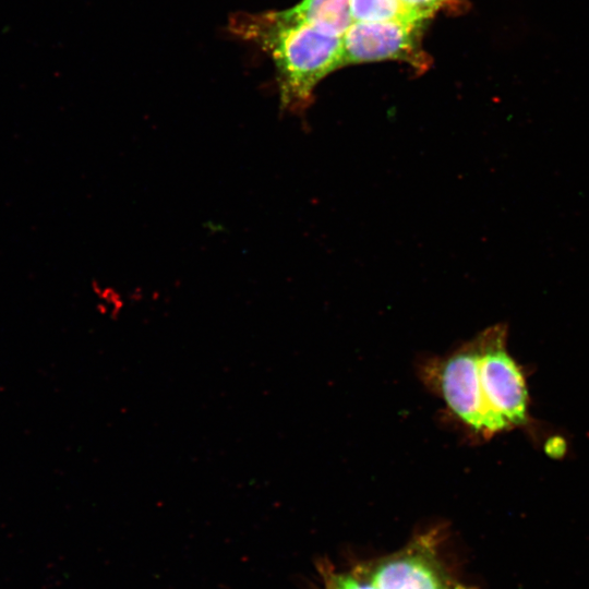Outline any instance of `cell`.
I'll use <instances>...</instances> for the list:
<instances>
[{
	"label": "cell",
	"mask_w": 589,
	"mask_h": 589,
	"mask_svg": "<svg viewBox=\"0 0 589 589\" xmlns=\"http://www.w3.org/2000/svg\"><path fill=\"white\" fill-rule=\"evenodd\" d=\"M230 32L268 53L276 68L280 106L303 113L316 85L344 65L342 36L285 19L279 11L230 19Z\"/></svg>",
	"instance_id": "1"
},
{
	"label": "cell",
	"mask_w": 589,
	"mask_h": 589,
	"mask_svg": "<svg viewBox=\"0 0 589 589\" xmlns=\"http://www.w3.org/2000/svg\"><path fill=\"white\" fill-rule=\"evenodd\" d=\"M420 369L423 382L467 428L483 436L506 430L483 396L477 337L449 354L424 360Z\"/></svg>",
	"instance_id": "2"
},
{
	"label": "cell",
	"mask_w": 589,
	"mask_h": 589,
	"mask_svg": "<svg viewBox=\"0 0 589 589\" xmlns=\"http://www.w3.org/2000/svg\"><path fill=\"white\" fill-rule=\"evenodd\" d=\"M476 337L480 381L490 411L506 429L525 424L528 392L519 366L506 350V324L490 326Z\"/></svg>",
	"instance_id": "3"
},
{
	"label": "cell",
	"mask_w": 589,
	"mask_h": 589,
	"mask_svg": "<svg viewBox=\"0 0 589 589\" xmlns=\"http://www.w3.org/2000/svg\"><path fill=\"white\" fill-rule=\"evenodd\" d=\"M424 26L414 20L353 22L342 35V63L394 60L423 72L431 65L422 45Z\"/></svg>",
	"instance_id": "4"
},
{
	"label": "cell",
	"mask_w": 589,
	"mask_h": 589,
	"mask_svg": "<svg viewBox=\"0 0 589 589\" xmlns=\"http://www.w3.org/2000/svg\"><path fill=\"white\" fill-rule=\"evenodd\" d=\"M438 533L419 534L399 551L362 567L377 589H476L457 580L444 564Z\"/></svg>",
	"instance_id": "5"
},
{
	"label": "cell",
	"mask_w": 589,
	"mask_h": 589,
	"mask_svg": "<svg viewBox=\"0 0 589 589\" xmlns=\"http://www.w3.org/2000/svg\"><path fill=\"white\" fill-rule=\"evenodd\" d=\"M279 13L287 20L306 23L339 36L352 24L350 0H301Z\"/></svg>",
	"instance_id": "6"
},
{
	"label": "cell",
	"mask_w": 589,
	"mask_h": 589,
	"mask_svg": "<svg viewBox=\"0 0 589 589\" xmlns=\"http://www.w3.org/2000/svg\"><path fill=\"white\" fill-rule=\"evenodd\" d=\"M350 15L352 23L394 20L423 21L412 15L399 0H350Z\"/></svg>",
	"instance_id": "7"
},
{
	"label": "cell",
	"mask_w": 589,
	"mask_h": 589,
	"mask_svg": "<svg viewBox=\"0 0 589 589\" xmlns=\"http://www.w3.org/2000/svg\"><path fill=\"white\" fill-rule=\"evenodd\" d=\"M322 576L324 589H377L362 566L347 572L324 566Z\"/></svg>",
	"instance_id": "8"
},
{
	"label": "cell",
	"mask_w": 589,
	"mask_h": 589,
	"mask_svg": "<svg viewBox=\"0 0 589 589\" xmlns=\"http://www.w3.org/2000/svg\"><path fill=\"white\" fill-rule=\"evenodd\" d=\"M416 17L426 21L442 10L458 11L464 0H399Z\"/></svg>",
	"instance_id": "9"
}]
</instances>
